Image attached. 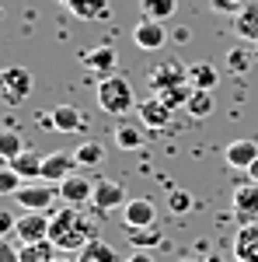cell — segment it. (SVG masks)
I'll return each instance as SVG.
<instances>
[{
  "label": "cell",
  "mask_w": 258,
  "mask_h": 262,
  "mask_svg": "<svg viewBox=\"0 0 258 262\" xmlns=\"http://www.w3.org/2000/svg\"><path fill=\"white\" fill-rule=\"evenodd\" d=\"M95 238V227L91 221H84L77 213V206H66L60 213H53V224H49V242L63 248V252H74V248H84V245Z\"/></svg>",
  "instance_id": "obj_1"
},
{
  "label": "cell",
  "mask_w": 258,
  "mask_h": 262,
  "mask_svg": "<svg viewBox=\"0 0 258 262\" xmlns=\"http://www.w3.org/2000/svg\"><path fill=\"white\" fill-rule=\"evenodd\" d=\"M139 101L133 95V84L119 77V74H108V77H101L98 81V108L105 116H126V112H133Z\"/></svg>",
  "instance_id": "obj_2"
},
{
  "label": "cell",
  "mask_w": 258,
  "mask_h": 262,
  "mask_svg": "<svg viewBox=\"0 0 258 262\" xmlns=\"http://www.w3.org/2000/svg\"><path fill=\"white\" fill-rule=\"evenodd\" d=\"M32 70L28 67H4L0 70V101L4 105H21V101L32 95Z\"/></svg>",
  "instance_id": "obj_3"
},
{
  "label": "cell",
  "mask_w": 258,
  "mask_h": 262,
  "mask_svg": "<svg viewBox=\"0 0 258 262\" xmlns=\"http://www.w3.org/2000/svg\"><path fill=\"white\" fill-rule=\"evenodd\" d=\"M18 206L21 210H49L53 203L60 200V189H53V182H25L18 189Z\"/></svg>",
  "instance_id": "obj_4"
},
{
  "label": "cell",
  "mask_w": 258,
  "mask_h": 262,
  "mask_svg": "<svg viewBox=\"0 0 258 262\" xmlns=\"http://www.w3.org/2000/svg\"><path fill=\"white\" fill-rule=\"evenodd\" d=\"M178 84H189V67L181 60H175V56H168L160 67L150 70V88H154V95L168 91V88H178Z\"/></svg>",
  "instance_id": "obj_5"
},
{
  "label": "cell",
  "mask_w": 258,
  "mask_h": 262,
  "mask_svg": "<svg viewBox=\"0 0 258 262\" xmlns=\"http://www.w3.org/2000/svg\"><path fill=\"white\" fill-rule=\"evenodd\" d=\"M133 42H136V49H143V53H157V49H164V42H168V28H164V21H154V18L136 21V28H133Z\"/></svg>",
  "instance_id": "obj_6"
},
{
  "label": "cell",
  "mask_w": 258,
  "mask_h": 262,
  "mask_svg": "<svg viewBox=\"0 0 258 262\" xmlns=\"http://www.w3.org/2000/svg\"><path fill=\"white\" fill-rule=\"evenodd\" d=\"M49 224H53V217H49V210H25L18 217V234L21 242H42V238H49Z\"/></svg>",
  "instance_id": "obj_7"
},
{
  "label": "cell",
  "mask_w": 258,
  "mask_h": 262,
  "mask_svg": "<svg viewBox=\"0 0 258 262\" xmlns=\"http://www.w3.org/2000/svg\"><path fill=\"white\" fill-rule=\"evenodd\" d=\"M91 203H95V210H101V213H108V210H119V206H126V189H122L115 179H98L95 182V196H91Z\"/></svg>",
  "instance_id": "obj_8"
},
{
  "label": "cell",
  "mask_w": 258,
  "mask_h": 262,
  "mask_svg": "<svg viewBox=\"0 0 258 262\" xmlns=\"http://www.w3.org/2000/svg\"><path fill=\"white\" fill-rule=\"evenodd\" d=\"M234 217L238 224H258V182L234 189Z\"/></svg>",
  "instance_id": "obj_9"
},
{
  "label": "cell",
  "mask_w": 258,
  "mask_h": 262,
  "mask_svg": "<svg viewBox=\"0 0 258 262\" xmlns=\"http://www.w3.org/2000/svg\"><path fill=\"white\" fill-rule=\"evenodd\" d=\"M91 196H95V182H87L84 175H70V179L60 182V200L66 203V206H84V203H91Z\"/></svg>",
  "instance_id": "obj_10"
},
{
  "label": "cell",
  "mask_w": 258,
  "mask_h": 262,
  "mask_svg": "<svg viewBox=\"0 0 258 262\" xmlns=\"http://www.w3.org/2000/svg\"><path fill=\"white\" fill-rule=\"evenodd\" d=\"M77 168H80V164H77V158H74L70 150H56V154H49L45 164H42V179L53 182V185H60V182L70 179Z\"/></svg>",
  "instance_id": "obj_11"
},
{
  "label": "cell",
  "mask_w": 258,
  "mask_h": 262,
  "mask_svg": "<svg viewBox=\"0 0 258 262\" xmlns=\"http://www.w3.org/2000/svg\"><path fill=\"white\" fill-rule=\"evenodd\" d=\"M122 221H126V227H129V231L154 227V221H157V210H154V203H150V200L136 196V200H129L126 206H122Z\"/></svg>",
  "instance_id": "obj_12"
},
{
  "label": "cell",
  "mask_w": 258,
  "mask_h": 262,
  "mask_svg": "<svg viewBox=\"0 0 258 262\" xmlns=\"http://www.w3.org/2000/svg\"><path fill=\"white\" fill-rule=\"evenodd\" d=\"M136 116L147 129H164V126L171 122V108L160 101V95H150V98H143L136 105Z\"/></svg>",
  "instance_id": "obj_13"
},
{
  "label": "cell",
  "mask_w": 258,
  "mask_h": 262,
  "mask_svg": "<svg viewBox=\"0 0 258 262\" xmlns=\"http://www.w3.org/2000/svg\"><path fill=\"white\" fill-rule=\"evenodd\" d=\"M230 252L238 262H258V224H241L230 242Z\"/></svg>",
  "instance_id": "obj_14"
},
{
  "label": "cell",
  "mask_w": 258,
  "mask_h": 262,
  "mask_svg": "<svg viewBox=\"0 0 258 262\" xmlns=\"http://www.w3.org/2000/svg\"><path fill=\"white\" fill-rule=\"evenodd\" d=\"M115 63H119L115 46H95V49H87V53H84V67H87V70H95L98 77L115 74Z\"/></svg>",
  "instance_id": "obj_15"
},
{
  "label": "cell",
  "mask_w": 258,
  "mask_h": 262,
  "mask_svg": "<svg viewBox=\"0 0 258 262\" xmlns=\"http://www.w3.org/2000/svg\"><path fill=\"white\" fill-rule=\"evenodd\" d=\"M258 158V143L255 140H234V143H227L223 147V161L230 164V168H251Z\"/></svg>",
  "instance_id": "obj_16"
},
{
  "label": "cell",
  "mask_w": 258,
  "mask_h": 262,
  "mask_svg": "<svg viewBox=\"0 0 258 262\" xmlns=\"http://www.w3.org/2000/svg\"><path fill=\"white\" fill-rule=\"evenodd\" d=\"M234 32L244 42H258V0H244V7L234 14Z\"/></svg>",
  "instance_id": "obj_17"
},
{
  "label": "cell",
  "mask_w": 258,
  "mask_h": 262,
  "mask_svg": "<svg viewBox=\"0 0 258 262\" xmlns=\"http://www.w3.org/2000/svg\"><path fill=\"white\" fill-rule=\"evenodd\" d=\"M60 4L80 21H105L108 18V0H60Z\"/></svg>",
  "instance_id": "obj_18"
},
{
  "label": "cell",
  "mask_w": 258,
  "mask_h": 262,
  "mask_svg": "<svg viewBox=\"0 0 258 262\" xmlns=\"http://www.w3.org/2000/svg\"><path fill=\"white\" fill-rule=\"evenodd\" d=\"M42 164H45V158L25 147L18 158L11 161V168H14V171H18V175H21L25 182H39V179H42Z\"/></svg>",
  "instance_id": "obj_19"
},
{
  "label": "cell",
  "mask_w": 258,
  "mask_h": 262,
  "mask_svg": "<svg viewBox=\"0 0 258 262\" xmlns=\"http://www.w3.org/2000/svg\"><path fill=\"white\" fill-rule=\"evenodd\" d=\"M49 119H53V129L56 133H77L80 126H84V116H80L77 105H56Z\"/></svg>",
  "instance_id": "obj_20"
},
{
  "label": "cell",
  "mask_w": 258,
  "mask_h": 262,
  "mask_svg": "<svg viewBox=\"0 0 258 262\" xmlns=\"http://www.w3.org/2000/svg\"><path fill=\"white\" fill-rule=\"evenodd\" d=\"M189 84L196 88V91H213L220 84V74L213 63H192L189 67Z\"/></svg>",
  "instance_id": "obj_21"
},
{
  "label": "cell",
  "mask_w": 258,
  "mask_h": 262,
  "mask_svg": "<svg viewBox=\"0 0 258 262\" xmlns=\"http://www.w3.org/2000/svg\"><path fill=\"white\" fill-rule=\"evenodd\" d=\"M21 262H53L56 259V245L49 242V238H42V242H21Z\"/></svg>",
  "instance_id": "obj_22"
},
{
  "label": "cell",
  "mask_w": 258,
  "mask_h": 262,
  "mask_svg": "<svg viewBox=\"0 0 258 262\" xmlns=\"http://www.w3.org/2000/svg\"><path fill=\"white\" fill-rule=\"evenodd\" d=\"M143 122L139 126H133V122H119L115 126V147L119 150H136V147H143Z\"/></svg>",
  "instance_id": "obj_23"
},
{
  "label": "cell",
  "mask_w": 258,
  "mask_h": 262,
  "mask_svg": "<svg viewBox=\"0 0 258 262\" xmlns=\"http://www.w3.org/2000/svg\"><path fill=\"white\" fill-rule=\"evenodd\" d=\"M74 158H77L80 168H98V164L105 161V143H98V140H84V143H77Z\"/></svg>",
  "instance_id": "obj_24"
},
{
  "label": "cell",
  "mask_w": 258,
  "mask_h": 262,
  "mask_svg": "<svg viewBox=\"0 0 258 262\" xmlns=\"http://www.w3.org/2000/svg\"><path fill=\"white\" fill-rule=\"evenodd\" d=\"M77 262H119V255H115V248H112V245L91 238V242L80 248V259Z\"/></svg>",
  "instance_id": "obj_25"
},
{
  "label": "cell",
  "mask_w": 258,
  "mask_h": 262,
  "mask_svg": "<svg viewBox=\"0 0 258 262\" xmlns=\"http://www.w3.org/2000/svg\"><path fill=\"white\" fill-rule=\"evenodd\" d=\"M139 11H143V18L168 21L175 11H178V0H139Z\"/></svg>",
  "instance_id": "obj_26"
},
{
  "label": "cell",
  "mask_w": 258,
  "mask_h": 262,
  "mask_svg": "<svg viewBox=\"0 0 258 262\" xmlns=\"http://www.w3.org/2000/svg\"><path fill=\"white\" fill-rule=\"evenodd\" d=\"M21 150H25V140H21L18 129H0V158L11 164Z\"/></svg>",
  "instance_id": "obj_27"
},
{
  "label": "cell",
  "mask_w": 258,
  "mask_h": 262,
  "mask_svg": "<svg viewBox=\"0 0 258 262\" xmlns=\"http://www.w3.org/2000/svg\"><path fill=\"white\" fill-rule=\"evenodd\" d=\"M185 112H189L192 119H206V116L213 112V91H196V88H192V98L185 105Z\"/></svg>",
  "instance_id": "obj_28"
},
{
  "label": "cell",
  "mask_w": 258,
  "mask_h": 262,
  "mask_svg": "<svg viewBox=\"0 0 258 262\" xmlns=\"http://www.w3.org/2000/svg\"><path fill=\"white\" fill-rule=\"evenodd\" d=\"M192 98V84H178V88H168V91H160V101L175 112V108H185Z\"/></svg>",
  "instance_id": "obj_29"
},
{
  "label": "cell",
  "mask_w": 258,
  "mask_h": 262,
  "mask_svg": "<svg viewBox=\"0 0 258 262\" xmlns=\"http://www.w3.org/2000/svg\"><path fill=\"white\" fill-rule=\"evenodd\" d=\"M25 185L18 171L11 168V164H0V196H18V189Z\"/></svg>",
  "instance_id": "obj_30"
},
{
  "label": "cell",
  "mask_w": 258,
  "mask_h": 262,
  "mask_svg": "<svg viewBox=\"0 0 258 262\" xmlns=\"http://www.w3.org/2000/svg\"><path fill=\"white\" fill-rule=\"evenodd\" d=\"M168 210H171V213H189V210H192V196H189L185 189H171V192H168Z\"/></svg>",
  "instance_id": "obj_31"
},
{
  "label": "cell",
  "mask_w": 258,
  "mask_h": 262,
  "mask_svg": "<svg viewBox=\"0 0 258 262\" xmlns=\"http://www.w3.org/2000/svg\"><path fill=\"white\" fill-rule=\"evenodd\" d=\"M248 53H244V49H227V70H230V74H244V70H248Z\"/></svg>",
  "instance_id": "obj_32"
},
{
  "label": "cell",
  "mask_w": 258,
  "mask_h": 262,
  "mask_svg": "<svg viewBox=\"0 0 258 262\" xmlns=\"http://www.w3.org/2000/svg\"><path fill=\"white\" fill-rule=\"evenodd\" d=\"M129 238H133V245H139V248H150V245L160 242L157 231H147V227H139V231H129Z\"/></svg>",
  "instance_id": "obj_33"
},
{
  "label": "cell",
  "mask_w": 258,
  "mask_h": 262,
  "mask_svg": "<svg viewBox=\"0 0 258 262\" xmlns=\"http://www.w3.org/2000/svg\"><path fill=\"white\" fill-rule=\"evenodd\" d=\"M18 231V217L11 213V210H0V238H7V234H14Z\"/></svg>",
  "instance_id": "obj_34"
},
{
  "label": "cell",
  "mask_w": 258,
  "mask_h": 262,
  "mask_svg": "<svg viewBox=\"0 0 258 262\" xmlns=\"http://www.w3.org/2000/svg\"><path fill=\"white\" fill-rule=\"evenodd\" d=\"M0 262H21L18 245H11L7 238H0Z\"/></svg>",
  "instance_id": "obj_35"
},
{
  "label": "cell",
  "mask_w": 258,
  "mask_h": 262,
  "mask_svg": "<svg viewBox=\"0 0 258 262\" xmlns=\"http://www.w3.org/2000/svg\"><path fill=\"white\" fill-rule=\"evenodd\" d=\"M209 7L213 11H223V14H238L241 7H244V0H209Z\"/></svg>",
  "instance_id": "obj_36"
},
{
  "label": "cell",
  "mask_w": 258,
  "mask_h": 262,
  "mask_svg": "<svg viewBox=\"0 0 258 262\" xmlns=\"http://www.w3.org/2000/svg\"><path fill=\"white\" fill-rule=\"evenodd\" d=\"M122 262H154V259H150V255H147V252L139 248V252H133V255H126Z\"/></svg>",
  "instance_id": "obj_37"
},
{
  "label": "cell",
  "mask_w": 258,
  "mask_h": 262,
  "mask_svg": "<svg viewBox=\"0 0 258 262\" xmlns=\"http://www.w3.org/2000/svg\"><path fill=\"white\" fill-rule=\"evenodd\" d=\"M248 179H251V182H258V158H255V164L248 168Z\"/></svg>",
  "instance_id": "obj_38"
},
{
  "label": "cell",
  "mask_w": 258,
  "mask_h": 262,
  "mask_svg": "<svg viewBox=\"0 0 258 262\" xmlns=\"http://www.w3.org/2000/svg\"><path fill=\"white\" fill-rule=\"evenodd\" d=\"M206 262H220V255H209V259H206Z\"/></svg>",
  "instance_id": "obj_39"
},
{
  "label": "cell",
  "mask_w": 258,
  "mask_h": 262,
  "mask_svg": "<svg viewBox=\"0 0 258 262\" xmlns=\"http://www.w3.org/2000/svg\"><path fill=\"white\" fill-rule=\"evenodd\" d=\"M53 262H70V259H63V255H56V259H53Z\"/></svg>",
  "instance_id": "obj_40"
},
{
  "label": "cell",
  "mask_w": 258,
  "mask_h": 262,
  "mask_svg": "<svg viewBox=\"0 0 258 262\" xmlns=\"http://www.w3.org/2000/svg\"><path fill=\"white\" fill-rule=\"evenodd\" d=\"M0 164H7V161H4V158H0Z\"/></svg>",
  "instance_id": "obj_41"
},
{
  "label": "cell",
  "mask_w": 258,
  "mask_h": 262,
  "mask_svg": "<svg viewBox=\"0 0 258 262\" xmlns=\"http://www.w3.org/2000/svg\"><path fill=\"white\" fill-rule=\"evenodd\" d=\"M181 262H192V259H181Z\"/></svg>",
  "instance_id": "obj_42"
},
{
  "label": "cell",
  "mask_w": 258,
  "mask_h": 262,
  "mask_svg": "<svg viewBox=\"0 0 258 262\" xmlns=\"http://www.w3.org/2000/svg\"><path fill=\"white\" fill-rule=\"evenodd\" d=\"M0 18H4V11H0Z\"/></svg>",
  "instance_id": "obj_43"
}]
</instances>
